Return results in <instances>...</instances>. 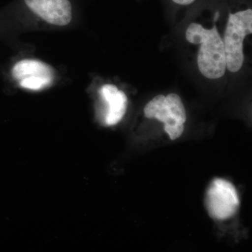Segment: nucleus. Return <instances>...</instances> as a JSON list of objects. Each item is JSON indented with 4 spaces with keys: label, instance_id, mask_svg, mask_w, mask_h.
<instances>
[{
    "label": "nucleus",
    "instance_id": "nucleus-1",
    "mask_svg": "<svg viewBox=\"0 0 252 252\" xmlns=\"http://www.w3.org/2000/svg\"><path fill=\"white\" fill-rule=\"evenodd\" d=\"M186 38L191 44H200L198 65L201 74L211 79L223 77L226 69L225 48L216 26L209 30L191 23L186 32Z\"/></svg>",
    "mask_w": 252,
    "mask_h": 252
},
{
    "label": "nucleus",
    "instance_id": "nucleus-2",
    "mask_svg": "<svg viewBox=\"0 0 252 252\" xmlns=\"http://www.w3.org/2000/svg\"><path fill=\"white\" fill-rule=\"evenodd\" d=\"M144 112L146 117L157 119L165 124L164 129L172 140H177L183 133L187 113L178 94H158L147 103Z\"/></svg>",
    "mask_w": 252,
    "mask_h": 252
},
{
    "label": "nucleus",
    "instance_id": "nucleus-3",
    "mask_svg": "<svg viewBox=\"0 0 252 252\" xmlns=\"http://www.w3.org/2000/svg\"><path fill=\"white\" fill-rule=\"evenodd\" d=\"M252 33V10L248 9L230 14L224 34L226 68L237 72L243 67L245 56L244 39Z\"/></svg>",
    "mask_w": 252,
    "mask_h": 252
},
{
    "label": "nucleus",
    "instance_id": "nucleus-4",
    "mask_svg": "<svg viewBox=\"0 0 252 252\" xmlns=\"http://www.w3.org/2000/svg\"><path fill=\"white\" fill-rule=\"evenodd\" d=\"M205 203L212 218L225 220L237 213L240 200L233 184L224 179L216 178L207 188Z\"/></svg>",
    "mask_w": 252,
    "mask_h": 252
},
{
    "label": "nucleus",
    "instance_id": "nucleus-5",
    "mask_svg": "<svg viewBox=\"0 0 252 252\" xmlns=\"http://www.w3.org/2000/svg\"><path fill=\"white\" fill-rule=\"evenodd\" d=\"M12 76L19 81L23 89L40 91L51 85L54 81V69L38 60L24 59L16 63L12 69Z\"/></svg>",
    "mask_w": 252,
    "mask_h": 252
},
{
    "label": "nucleus",
    "instance_id": "nucleus-6",
    "mask_svg": "<svg viewBox=\"0 0 252 252\" xmlns=\"http://www.w3.org/2000/svg\"><path fill=\"white\" fill-rule=\"evenodd\" d=\"M28 9L46 22L67 26L72 19L70 0H24Z\"/></svg>",
    "mask_w": 252,
    "mask_h": 252
},
{
    "label": "nucleus",
    "instance_id": "nucleus-7",
    "mask_svg": "<svg viewBox=\"0 0 252 252\" xmlns=\"http://www.w3.org/2000/svg\"><path fill=\"white\" fill-rule=\"evenodd\" d=\"M99 94L107 105L104 123L107 126L116 125L122 121L126 114L127 103L126 94L112 84L102 86Z\"/></svg>",
    "mask_w": 252,
    "mask_h": 252
},
{
    "label": "nucleus",
    "instance_id": "nucleus-8",
    "mask_svg": "<svg viewBox=\"0 0 252 252\" xmlns=\"http://www.w3.org/2000/svg\"><path fill=\"white\" fill-rule=\"evenodd\" d=\"M195 1V0H172L174 2L180 5H189Z\"/></svg>",
    "mask_w": 252,
    "mask_h": 252
}]
</instances>
